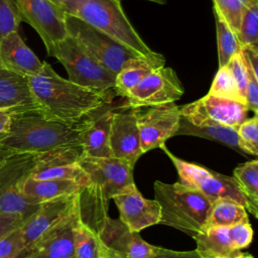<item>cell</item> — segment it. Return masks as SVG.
Returning <instances> with one entry per match:
<instances>
[{
	"mask_svg": "<svg viewBox=\"0 0 258 258\" xmlns=\"http://www.w3.org/2000/svg\"><path fill=\"white\" fill-rule=\"evenodd\" d=\"M112 200L119 211V220L129 230L139 233L145 228L159 224L158 203L155 200L143 198L135 184L114 196Z\"/></svg>",
	"mask_w": 258,
	"mask_h": 258,
	"instance_id": "obj_15",
	"label": "cell"
},
{
	"mask_svg": "<svg viewBox=\"0 0 258 258\" xmlns=\"http://www.w3.org/2000/svg\"><path fill=\"white\" fill-rule=\"evenodd\" d=\"M49 1H51L52 3H54L55 5H57V6H59V7H61V8L63 9V4H64V0H49Z\"/></svg>",
	"mask_w": 258,
	"mask_h": 258,
	"instance_id": "obj_43",
	"label": "cell"
},
{
	"mask_svg": "<svg viewBox=\"0 0 258 258\" xmlns=\"http://www.w3.org/2000/svg\"><path fill=\"white\" fill-rule=\"evenodd\" d=\"M160 148H162L173 163L180 183L198 189L212 203L220 199H226L234 201L246 209V201L233 176L225 175L203 165L182 160L168 151L165 145H161Z\"/></svg>",
	"mask_w": 258,
	"mask_h": 258,
	"instance_id": "obj_8",
	"label": "cell"
},
{
	"mask_svg": "<svg viewBox=\"0 0 258 258\" xmlns=\"http://www.w3.org/2000/svg\"><path fill=\"white\" fill-rule=\"evenodd\" d=\"M64 23L68 35L86 53L115 76L129 59L141 57L130 48L78 17L66 13Z\"/></svg>",
	"mask_w": 258,
	"mask_h": 258,
	"instance_id": "obj_5",
	"label": "cell"
},
{
	"mask_svg": "<svg viewBox=\"0 0 258 258\" xmlns=\"http://www.w3.org/2000/svg\"><path fill=\"white\" fill-rule=\"evenodd\" d=\"M107 252L98 233L82 220L76 233L75 258H105Z\"/></svg>",
	"mask_w": 258,
	"mask_h": 258,
	"instance_id": "obj_27",
	"label": "cell"
},
{
	"mask_svg": "<svg viewBox=\"0 0 258 258\" xmlns=\"http://www.w3.org/2000/svg\"><path fill=\"white\" fill-rule=\"evenodd\" d=\"M247 114L245 104L209 94L180 107L181 117L195 126H225L237 130Z\"/></svg>",
	"mask_w": 258,
	"mask_h": 258,
	"instance_id": "obj_10",
	"label": "cell"
},
{
	"mask_svg": "<svg viewBox=\"0 0 258 258\" xmlns=\"http://www.w3.org/2000/svg\"><path fill=\"white\" fill-rule=\"evenodd\" d=\"M112 104L103 106L88 126L79 134L82 154L90 157H113L110 148V129L114 114Z\"/></svg>",
	"mask_w": 258,
	"mask_h": 258,
	"instance_id": "obj_19",
	"label": "cell"
},
{
	"mask_svg": "<svg viewBox=\"0 0 258 258\" xmlns=\"http://www.w3.org/2000/svg\"><path fill=\"white\" fill-rule=\"evenodd\" d=\"M208 94L245 104V100L227 66L219 68Z\"/></svg>",
	"mask_w": 258,
	"mask_h": 258,
	"instance_id": "obj_30",
	"label": "cell"
},
{
	"mask_svg": "<svg viewBox=\"0 0 258 258\" xmlns=\"http://www.w3.org/2000/svg\"><path fill=\"white\" fill-rule=\"evenodd\" d=\"M99 110L78 121L57 119L43 110L11 114L9 131L0 137V145L14 153H42L78 144L79 134Z\"/></svg>",
	"mask_w": 258,
	"mask_h": 258,
	"instance_id": "obj_2",
	"label": "cell"
},
{
	"mask_svg": "<svg viewBox=\"0 0 258 258\" xmlns=\"http://www.w3.org/2000/svg\"><path fill=\"white\" fill-rule=\"evenodd\" d=\"M0 61L10 71L24 77L38 74L43 62L26 45L18 31L10 32L0 39Z\"/></svg>",
	"mask_w": 258,
	"mask_h": 258,
	"instance_id": "obj_20",
	"label": "cell"
},
{
	"mask_svg": "<svg viewBox=\"0 0 258 258\" xmlns=\"http://www.w3.org/2000/svg\"><path fill=\"white\" fill-rule=\"evenodd\" d=\"M47 54L64 67L69 81L100 91L113 89L116 76L86 53L69 35L57 42Z\"/></svg>",
	"mask_w": 258,
	"mask_h": 258,
	"instance_id": "obj_7",
	"label": "cell"
},
{
	"mask_svg": "<svg viewBox=\"0 0 258 258\" xmlns=\"http://www.w3.org/2000/svg\"><path fill=\"white\" fill-rule=\"evenodd\" d=\"M105 258H118L117 256H115L113 253H111L110 251H108L107 252V254H106V256H105Z\"/></svg>",
	"mask_w": 258,
	"mask_h": 258,
	"instance_id": "obj_45",
	"label": "cell"
},
{
	"mask_svg": "<svg viewBox=\"0 0 258 258\" xmlns=\"http://www.w3.org/2000/svg\"><path fill=\"white\" fill-rule=\"evenodd\" d=\"M38 153H13L0 167V213L18 214L26 221L39 208L22 192L33 171Z\"/></svg>",
	"mask_w": 258,
	"mask_h": 258,
	"instance_id": "obj_6",
	"label": "cell"
},
{
	"mask_svg": "<svg viewBox=\"0 0 258 258\" xmlns=\"http://www.w3.org/2000/svg\"><path fill=\"white\" fill-rule=\"evenodd\" d=\"M180 107L166 103L149 107L143 114H137L140 146L143 153L164 145L176 135L180 122Z\"/></svg>",
	"mask_w": 258,
	"mask_h": 258,
	"instance_id": "obj_12",
	"label": "cell"
},
{
	"mask_svg": "<svg viewBox=\"0 0 258 258\" xmlns=\"http://www.w3.org/2000/svg\"><path fill=\"white\" fill-rule=\"evenodd\" d=\"M20 228L0 238V258H25L27 249Z\"/></svg>",
	"mask_w": 258,
	"mask_h": 258,
	"instance_id": "obj_33",
	"label": "cell"
},
{
	"mask_svg": "<svg viewBox=\"0 0 258 258\" xmlns=\"http://www.w3.org/2000/svg\"><path fill=\"white\" fill-rule=\"evenodd\" d=\"M240 223H249L245 207L231 200L220 199L212 203L205 228L230 227Z\"/></svg>",
	"mask_w": 258,
	"mask_h": 258,
	"instance_id": "obj_25",
	"label": "cell"
},
{
	"mask_svg": "<svg viewBox=\"0 0 258 258\" xmlns=\"http://www.w3.org/2000/svg\"><path fill=\"white\" fill-rule=\"evenodd\" d=\"M159 68L156 63L144 57H133L129 59L115 77L113 92L115 96L125 98L141 80L153 69Z\"/></svg>",
	"mask_w": 258,
	"mask_h": 258,
	"instance_id": "obj_24",
	"label": "cell"
},
{
	"mask_svg": "<svg viewBox=\"0 0 258 258\" xmlns=\"http://www.w3.org/2000/svg\"><path fill=\"white\" fill-rule=\"evenodd\" d=\"M257 3L258 0H213V10L238 36L244 12Z\"/></svg>",
	"mask_w": 258,
	"mask_h": 258,
	"instance_id": "obj_28",
	"label": "cell"
},
{
	"mask_svg": "<svg viewBox=\"0 0 258 258\" xmlns=\"http://www.w3.org/2000/svg\"><path fill=\"white\" fill-rule=\"evenodd\" d=\"M67 14L80 18L91 26L106 33L141 57L163 67L165 58L153 51L140 37L127 18L118 0H64Z\"/></svg>",
	"mask_w": 258,
	"mask_h": 258,
	"instance_id": "obj_3",
	"label": "cell"
},
{
	"mask_svg": "<svg viewBox=\"0 0 258 258\" xmlns=\"http://www.w3.org/2000/svg\"><path fill=\"white\" fill-rule=\"evenodd\" d=\"M238 146L241 153L258 155V117L247 118L237 129Z\"/></svg>",
	"mask_w": 258,
	"mask_h": 258,
	"instance_id": "obj_31",
	"label": "cell"
},
{
	"mask_svg": "<svg viewBox=\"0 0 258 258\" xmlns=\"http://www.w3.org/2000/svg\"><path fill=\"white\" fill-rule=\"evenodd\" d=\"M118 1H121V0H118ZM147 1H151V2H154L157 4H165L166 3V0H147Z\"/></svg>",
	"mask_w": 258,
	"mask_h": 258,
	"instance_id": "obj_44",
	"label": "cell"
},
{
	"mask_svg": "<svg viewBox=\"0 0 258 258\" xmlns=\"http://www.w3.org/2000/svg\"><path fill=\"white\" fill-rule=\"evenodd\" d=\"M155 201L160 207L159 224L195 237L206 226L212 202L198 189L180 182L153 184Z\"/></svg>",
	"mask_w": 258,
	"mask_h": 258,
	"instance_id": "obj_4",
	"label": "cell"
},
{
	"mask_svg": "<svg viewBox=\"0 0 258 258\" xmlns=\"http://www.w3.org/2000/svg\"><path fill=\"white\" fill-rule=\"evenodd\" d=\"M176 135H191L198 136L216 142L223 143L232 149L239 151L237 130L225 126H195L187 122L184 118H180L179 128Z\"/></svg>",
	"mask_w": 258,
	"mask_h": 258,
	"instance_id": "obj_26",
	"label": "cell"
},
{
	"mask_svg": "<svg viewBox=\"0 0 258 258\" xmlns=\"http://www.w3.org/2000/svg\"><path fill=\"white\" fill-rule=\"evenodd\" d=\"M30 90L42 110L57 119L82 120L105 105L112 104L113 90L100 91L77 85L57 75L50 64L27 77Z\"/></svg>",
	"mask_w": 258,
	"mask_h": 258,
	"instance_id": "obj_1",
	"label": "cell"
},
{
	"mask_svg": "<svg viewBox=\"0 0 258 258\" xmlns=\"http://www.w3.org/2000/svg\"><path fill=\"white\" fill-rule=\"evenodd\" d=\"M245 104L248 111H253L257 114L258 111V81L249 76L246 93H245Z\"/></svg>",
	"mask_w": 258,
	"mask_h": 258,
	"instance_id": "obj_38",
	"label": "cell"
},
{
	"mask_svg": "<svg viewBox=\"0 0 258 258\" xmlns=\"http://www.w3.org/2000/svg\"><path fill=\"white\" fill-rule=\"evenodd\" d=\"M184 92L176 73L171 68L159 67L148 73L124 98V110L174 103Z\"/></svg>",
	"mask_w": 258,
	"mask_h": 258,
	"instance_id": "obj_9",
	"label": "cell"
},
{
	"mask_svg": "<svg viewBox=\"0 0 258 258\" xmlns=\"http://www.w3.org/2000/svg\"><path fill=\"white\" fill-rule=\"evenodd\" d=\"M82 221L80 201L28 250L25 258H75V239Z\"/></svg>",
	"mask_w": 258,
	"mask_h": 258,
	"instance_id": "obj_13",
	"label": "cell"
},
{
	"mask_svg": "<svg viewBox=\"0 0 258 258\" xmlns=\"http://www.w3.org/2000/svg\"><path fill=\"white\" fill-rule=\"evenodd\" d=\"M97 233L107 250L118 258H150L160 248L147 243L119 219L109 216L102 221Z\"/></svg>",
	"mask_w": 258,
	"mask_h": 258,
	"instance_id": "obj_14",
	"label": "cell"
},
{
	"mask_svg": "<svg viewBox=\"0 0 258 258\" xmlns=\"http://www.w3.org/2000/svg\"><path fill=\"white\" fill-rule=\"evenodd\" d=\"M81 192L59 197L40 204L38 210L21 226V233L28 250L58 221H60L80 201Z\"/></svg>",
	"mask_w": 258,
	"mask_h": 258,
	"instance_id": "obj_17",
	"label": "cell"
},
{
	"mask_svg": "<svg viewBox=\"0 0 258 258\" xmlns=\"http://www.w3.org/2000/svg\"><path fill=\"white\" fill-rule=\"evenodd\" d=\"M13 153L14 152H12V151H10V150H8V149H6V148H4L0 145V167L3 165V163L6 161V159L10 155H12Z\"/></svg>",
	"mask_w": 258,
	"mask_h": 258,
	"instance_id": "obj_41",
	"label": "cell"
},
{
	"mask_svg": "<svg viewBox=\"0 0 258 258\" xmlns=\"http://www.w3.org/2000/svg\"><path fill=\"white\" fill-rule=\"evenodd\" d=\"M21 21L28 23L40 36L48 52L68 36L64 10L49 0H11Z\"/></svg>",
	"mask_w": 258,
	"mask_h": 258,
	"instance_id": "obj_11",
	"label": "cell"
},
{
	"mask_svg": "<svg viewBox=\"0 0 258 258\" xmlns=\"http://www.w3.org/2000/svg\"><path fill=\"white\" fill-rule=\"evenodd\" d=\"M233 258H254L250 253H243V252H240L238 255H236L235 257Z\"/></svg>",
	"mask_w": 258,
	"mask_h": 258,
	"instance_id": "obj_42",
	"label": "cell"
},
{
	"mask_svg": "<svg viewBox=\"0 0 258 258\" xmlns=\"http://www.w3.org/2000/svg\"><path fill=\"white\" fill-rule=\"evenodd\" d=\"M238 39L241 46L258 45V3L246 9L243 14Z\"/></svg>",
	"mask_w": 258,
	"mask_h": 258,
	"instance_id": "obj_32",
	"label": "cell"
},
{
	"mask_svg": "<svg viewBox=\"0 0 258 258\" xmlns=\"http://www.w3.org/2000/svg\"><path fill=\"white\" fill-rule=\"evenodd\" d=\"M0 110L11 114L42 110L35 100L27 77L8 70L0 61Z\"/></svg>",
	"mask_w": 258,
	"mask_h": 258,
	"instance_id": "obj_18",
	"label": "cell"
},
{
	"mask_svg": "<svg viewBox=\"0 0 258 258\" xmlns=\"http://www.w3.org/2000/svg\"><path fill=\"white\" fill-rule=\"evenodd\" d=\"M226 66L229 69V71L231 72V74L239 88L240 94L242 95V97L245 100V93H246V88H247V84H248V80H249V74H248L246 66L240 55V51L237 54H235L234 56H232Z\"/></svg>",
	"mask_w": 258,
	"mask_h": 258,
	"instance_id": "obj_35",
	"label": "cell"
},
{
	"mask_svg": "<svg viewBox=\"0 0 258 258\" xmlns=\"http://www.w3.org/2000/svg\"><path fill=\"white\" fill-rule=\"evenodd\" d=\"M150 258H203L198 251L189 250V251H176L165 248H159V250L152 255Z\"/></svg>",
	"mask_w": 258,
	"mask_h": 258,
	"instance_id": "obj_39",
	"label": "cell"
},
{
	"mask_svg": "<svg viewBox=\"0 0 258 258\" xmlns=\"http://www.w3.org/2000/svg\"><path fill=\"white\" fill-rule=\"evenodd\" d=\"M84 189V184L69 179H34L28 177L22 185L23 195L34 204L82 192Z\"/></svg>",
	"mask_w": 258,
	"mask_h": 258,
	"instance_id": "obj_22",
	"label": "cell"
},
{
	"mask_svg": "<svg viewBox=\"0 0 258 258\" xmlns=\"http://www.w3.org/2000/svg\"><path fill=\"white\" fill-rule=\"evenodd\" d=\"M21 18L11 0H0V39L18 31Z\"/></svg>",
	"mask_w": 258,
	"mask_h": 258,
	"instance_id": "obj_34",
	"label": "cell"
},
{
	"mask_svg": "<svg viewBox=\"0 0 258 258\" xmlns=\"http://www.w3.org/2000/svg\"><path fill=\"white\" fill-rule=\"evenodd\" d=\"M137 109L114 112L110 129V148L113 157L125 160L132 166L143 154L140 146Z\"/></svg>",
	"mask_w": 258,
	"mask_h": 258,
	"instance_id": "obj_16",
	"label": "cell"
},
{
	"mask_svg": "<svg viewBox=\"0 0 258 258\" xmlns=\"http://www.w3.org/2000/svg\"><path fill=\"white\" fill-rule=\"evenodd\" d=\"M240 55L249 76L258 81V45L241 46Z\"/></svg>",
	"mask_w": 258,
	"mask_h": 258,
	"instance_id": "obj_36",
	"label": "cell"
},
{
	"mask_svg": "<svg viewBox=\"0 0 258 258\" xmlns=\"http://www.w3.org/2000/svg\"><path fill=\"white\" fill-rule=\"evenodd\" d=\"M233 177L246 201V211L258 218V160L253 159L236 166Z\"/></svg>",
	"mask_w": 258,
	"mask_h": 258,
	"instance_id": "obj_23",
	"label": "cell"
},
{
	"mask_svg": "<svg viewBox=\"0 0 258 258\" xmlns=\"http://www.w3.org/2000/svg\"><path fill=\"white\" fill-rule=\"evenodd\" d=\"M11 113L5 110H0V137L4 136L10 128Z\"/></svg>",
	"mask_w": 258,
	"mask_h": 258,
	"instance_id": "obj_40",
	"label": "cell"
},
{
	"mask_svg": "<svg viewBox=\"0 0 258 258\" xmlns=\"http://www.w3.org/2000/svg\"><path fill=\"white\" fill-rule=\"evenodd\" d=\"M216 32H217V48L219 68L228 63L232 56L237 54L241 49L238 36L229 28V26L216 14Z\"/></svg>",
	"mask_w": 258,
	"mask_h": 258,
	"instance_id": "obj_29",
	"label": "cell"
},
{
	"mask_svg": "<svg viewBox=\"0 0 258 258\" xmlns=\"http://www.w3.org/2000/svg\"><path fill=\"white\" fill-rule=\"evenodd\" d=\"M25 220L18 214L0 213V238L20 228Z\"/></svg>",
	"mask_w": 258,
	"mask_h": 258,
	"instance_id": "obj_37",
	"label": "cell"
},
{
	"mask_svg": "<svg viewBox=\"0 0 258 258\" xmlns=\"http://www.w3.org/2000/svg\"><path fill=\"white\" fill-rule=\"evenodd\" d=\"M194 239L196 250L203 258H233L241 252L230 227H208Z\"/></svg>",
	"mask_w": 258,
	"mask_h": 258,
	"instance_id": "obj_21",
	"label": "cell"
}]
</instances>
